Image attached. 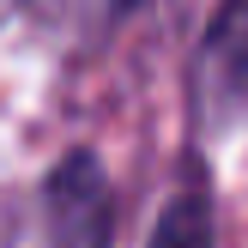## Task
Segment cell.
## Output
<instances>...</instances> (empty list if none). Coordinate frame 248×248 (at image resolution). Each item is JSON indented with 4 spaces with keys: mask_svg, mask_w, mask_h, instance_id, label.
Masks as SVG:
<instances>
[{
    "mask_svg": "<svg viewBox=\"0 0 248 248\" xmlns=\"http://www.w3.org/2000/svg\"><path fill=\"white\" fill-rule=\"evenodd\" d=\"M12 6H18V0H0V18H6V12H12Z\"/></svg>",
    "mask_w": 248,
    "mask_h": 248,
    "instance_id": "277c9868",
    "label": "cell"
},
{
    "mask_svg": "<svg viewBox=\"0 0 248 248\" xmlns=\"http://www.w3.org/2000/svg\"><path fill=\"white\" fill-rule=\"evenodd\" d=\"M152 248H212V194H206L200 170L188 176V188H176V200L164 206L152 230Z\"/></svg>",
    "mask_w": 248,
    "mask_h": 248,
    "instance_id": "3957f363",
    "label": "cell"
},
{
    "mask_svg": "<svg viewBox=\"0 0 248 248\" xmlns=\"http://www.w3.org/2000/svg\"><path fill=\"white\" fill-rule=\"evenodd\" d=\"M43 218L48 248H109L115 230V194L91 152H67L43 182Z\"/></svg>",
    "mask_w": 248,
    "mask_h": 248,
    "instance_id": "7a4b0ae2",
    "label": "cell"
},
{
    "mask_svg": "<svg viewBox=\"0 0 248 248\" xmlns=\"http://www.w3.org/2000/svg\"><path fill=\"white\" fill-rule=\"evenodd\" d=\"M188 97H194V115H200L206 133L248 115V0H224L212 12L200 55H194Z\"/></svg>",
    "mask_w": 248,
    "mask_h": 248,
    "instance_id": "6da1fadb",
    "label": "cell"
}]
</instances>
